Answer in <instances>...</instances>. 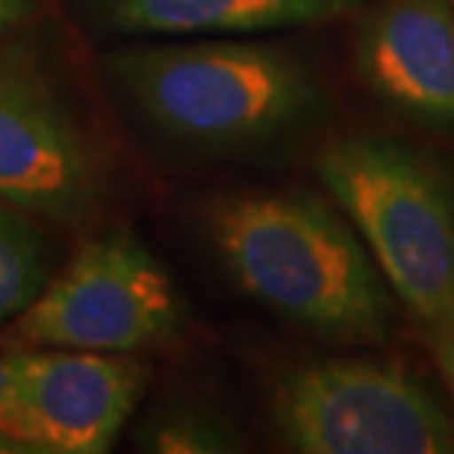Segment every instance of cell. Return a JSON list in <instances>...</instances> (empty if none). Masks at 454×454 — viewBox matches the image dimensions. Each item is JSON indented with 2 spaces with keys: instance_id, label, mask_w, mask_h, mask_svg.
I'll list each match as a JSON object with an SVG mask.
<instances>
[{
  "instance_id": "1",
  "label": "cell",
  "mask_w": 454,
  "mask_h": 454,
  "mask_svg": "<svg viewBox=\"0 0 454 454\" xmlns=\"http://www.w3.org/2000/svg\"><path fill=\"white\" fill-rule=\"evenodd\" d=\"M210 236L236 284L298 328L340 342H378L389 333L384 275L319 198L224 195L210 207Z\"/></svg>"
},
{
  "instance_id": "2",
  "label": "cell",
  "mask_w": 454,
  "mask_h": 454,
  "mask_svg": "<svg viewBox=\"0 0 454 454\" xmlns=\"http://www.w3.org/2000/svg\"><path fill=\"white\" fill-rule=\"evenodd\" d=\"M106 66L145 121L198 148L275 139L322 104L310 68L278 44H148L115 53Z\"/></svg>"
},
{
  "instance_id": "3",
  "label": "cell",
  "mask_w": 454,
  "mask_h": 454,
  "mask_svg": "<svg viewBox=\"0 0 454 454\" xmlns=\"http://www.w3.org/2000/svg\"><path fill=\"white\" fill-rule=\"evenodd\" d=\"M393 293L428 325L454 313V192L416 151L345 136L316 160Z\"/></svg>"
},
{
  "instance_id": "4",
  "label": "cell",
  "mask_w": 454,
  "mask_h": 454,
  "mask_svg": "<svg viewBox=\"0 0 454 454\" xmlns=\"http://www.w3.org/2000/svg\"><path fill=\"white\" fill-rule=\"evenodd\" d=\"M271 419L301 454H449L454 425L416 375L389 360L333 357L289 369Z\"/></svg>"
},
{
  "instance_id": "5",
  "label": "cell",
  "mask_w": 454,
  "mask_h": 454,
  "mask_svg": "<svg viewBox=\"0 0 454 454\" xmlns=\"http://www.w3.org/2000/svg\"><path fill=\"white\" fill-rule=\"evenodd\" d=\"M177 286L127 227L86 239L59 278L18 316V348H74L136 354L180 328Z\"/></svg>"
},
{
  "instance_id": "6",
  "label": "cell",
  "mask_w": 454,
  "mask_h": 454,
  "mask_svg": "<svg viewBox=\"0 0 454 454\" xmlns=\"http://www.w3.org/2000/svg\"><path fill=\"white\" fill-rule=\"evenodd\" d=\"M148 384L133 354L9 351L4 431L15 454H104L115 446Z\"/></svg>"
},
{
  "instance_id": "7",
  "label": "cell",
  "mask_w": 454,
  "mask_h": 454,
  "mask_svg": "<svg viewBox=\"0 0 454 454\" xmlns=\"http://www.w3.org/2000/svg\"><path fill=\"white\" fill-rule=\"evenodd\" d=\"M101 195L95 153L42 68L0 57V201L77 222Z\"/></svg>"
},
{
  "instance_id": "8",
  "label": "cell",
  "mask_w": 454,
  "mask_h": 454,
  "mask_svg": "<svg viewBox=\"0 0 454 454\" xmlns=\"http://www.w3.org/2000/svg\"><path fill=\"white\" fill-rule=\"evenodd\" d=\"M357 71L380 101L454 130V15L449 0H380L357 35Z\"/></svg>"
},
{
  "instance_id": "9",
  "label": "cell",
  "mask_w": 454,
  "mask_h": 454,
  "mask_svg": "<svg viewBox=\"0 0 454 454\" xmlns=\"http://www.w3.org/2000/svg\"><path fill=\"white\" fill-rule=\"evenodd\" d=\"M360 0H106V21L121 33L198 35L271 33L333 21Z\"/></svg>"
},
{
  "instance_id": "10",
  "label": "cell",
  "mask_w": 454,
  "mask_h": 454,
  "mask_svg": "<svg viewBox=\"0 0 454 454\" xmlns=\"http://www.w3.org/2000/svg\"><path fill=\"white\" fill-rule=\"evenodd\" d=\"M44 284V242L33 215L0 201V328L30 307Z\"/></svg>"
},
{
  "instance_id": "11",
  "label": "cell",
  "mask_w": 454,
  "mask_h": 454,
  "mask_svg": "<svg viewBox=\"0 0 454 454\" xmlns=\"http://www.w3.org/2000/svg\"><path fill=\"white\" fill-rule=\"evenodd\" d=\"M145 449L166 454H207V451H236L239 437L219 416L184 407L168 411L151 422L145 434Z\"/></svg>"
},
{
  "instance_id": "12",
  "label": "cell",
  "mask_w": 454,
  "mask_h": 454,
  "mask_svg": "<svg viewBox=\"0 0 454 454\" xmlns=\"http://www.w3.org/2000/svg\"><path fill=\"white\" fill-rule=\"evenodd\" d=\"M431 340H434V354H437V366L454 398V313H449L442 322L431 325Z\"/></svg>"
},
{
  "instance_id": "13",
  "label": "cell",
  "mask_w": 454,
  "mask_h": 454,
  "mask_svg": "<svg viewBox=\"0 0 454 454\" xmlns=\"http://www.w3.org/2000/svg\"><path fill=\"white\" fill-rule=\"evenodd\" d=\"M33 4L35 0H0V39L24 24V18L33 12Z\"/></svg>"
},
{
  "instance_id": "14",
  "label": "cell",
  "mask_w": 454,
  "mask_h": 454,
  "mask_svg": "<svg viewBox=\"0 0 454 454\" xmlns=\"http://www.w3.org/2000/svg\"><path fill=\"white\" fill-rule=\"evenodd\" d=\"M6 389H9V354H0V454H15V446L9 442L6 431H4Z\"/></svg>"
},
{
  "instance_id": "15",
  "label": "cell",
  "mask_w": 454,
  "mask_h": 454,
  "mask_svg": "<svg viewBox=\"0 0 454 454\" xmlns=\"http://www.w3.org/2000/svg\"><path fill=\"white\" fill-rule=\"evenodd\" d=\"M449 4H451V15H454V0H449Z\"/></svg>"
}]
</instances>
